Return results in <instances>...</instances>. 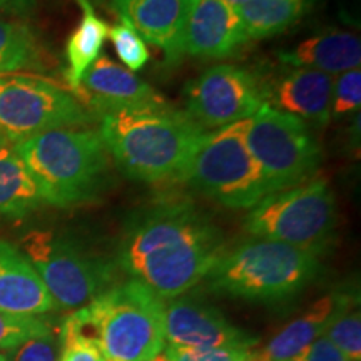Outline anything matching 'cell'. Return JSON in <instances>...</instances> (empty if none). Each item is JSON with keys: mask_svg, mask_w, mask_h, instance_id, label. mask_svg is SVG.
Instances as JSON below:
<instances>
[{"mask_svg": "<svg viewBox=\"0 0 361 361\" xmlns=\"http://www.w3.org/2000/svg\"><path fill=\"white\" fill-rule=\"evenodd\" d=\"M224 250L221 228L189 200H162L130 214L116 263L162 300L206 278Z\"/></svg>", "mask_w": 361, "mask_h": 361, "instance_id": "cell-1", "label": "cell"}, {"mask_svg": "<svg viewBox=\"0 0 361 361\" xmlns=\"http://www.w3.org/2000/svg\"><path fill=\"white\" fill-rule=\"evenodd\" d=\"M206 133L166 101L104 112L99 129L117 168L147 184L179 180Z\"/></svg>", "mask_w": 361, "mask_h": 361, "instance_id": "cell-2", "label": "cell"}, {"mask_svg": "<svg viewBox=\"0 0 361 361\" xmlns=\"http://www.w3.org/2000/svg\"><path fill=\"white\" fill-rule=\"evenodd\" d=\"M54 207H72L92 201L111 176V156L99 130L62 128L35 134L13 144Z\"/></svg>", "mask_w": 361, "mask_h": 361, "instance_id": "cell-3", "label": "cell"}, {"mask_svg": "<svg viewBox=\"0 0 361 361\" xmlns=\"http://www.w3.org/2000/svg\"><path fill=\"white\" fill-rule=\"evenodd\" d=\"M322 273L319 258L271 239L252 238L224 251L204 281L211 291L259 303L291 300Z\"/></svg>", "mask_w": 361, "mask_h": 361, "instance_id": "cell-4", "label": "cell"}, {"mask_svg": "<svg viewBox=\"0 0 361 361\" xmlns=\"http://www.w3.org/2000/svg\"><path fill=\"white\" fill-rule=\"evenodd\" d=\"M75 313L104 360L152 361L166 346L164 300L134 279L112 284Z\"/></svg>", "mask_w": 361, "mask_h": 361, "instance_id": "cell-5", "label": "cell"}, {"mask_svg": "<svg viewBox=\"0 0 361 361\" xmlns=\"http://www.w3.org/2000/svg\"><path fill=\"white\" fill-rule=\"evenodd\" d=\"M245 229L252 238L271 239L319 258L336 239V201L328 179L311 178L269 194L251 207Z\"/></svg>", "mask_w": 361, "mask_h": 361, "instance_id": "cell-6", "label": "cell"}, {"mask_svg": "<svg viewBox=\"0 0 361 361\" xmlns=\"http://www.w3.org/2000/svg\"><path fill=\"white\" fill-rule=\"evenodd\" d=\"M250 119L206 133L179 180L231 209H251L271 191L246 144Z\"/></svg>", "mask_w": 361, "mask_h": 361, "instance_id": "cell-7", "label": "cell"}, {"mask_svg": "<svg viewBox=\"0 0 361 361\" xmlns=\"http://www.w3.org/2000/svg\"><path fill=\"white\" fill-rule=\"evenodd\" d=\"M57 310H80L112 286V266L94 258L74 239L51 229H32L19 241Z\"/></svg>", "mask_w": 361, "mask_h": 361, "instance_id": "cell-8", "label": "cell"}, {"mask_svg": "<svg viewBox=\"0 0 361 361\" xmlns=\"http://www.w3.org/2000/svg\"><path fill=\"white\" fill-rule=\"evenodd\" d=\"M94 114L74 92L51 79L29 74L0 75V134L17 144L62 128H87Z\"/></svg>", "mask_w": 361, "mask_h": 361, "instance_id": "cell-9", "label": "cell"}, {"mask_svg": "<svg viewBox=\"0 0 361 361\" xmlns=\"http://www.w3.org/2000/svg\"><path fill=\"white\" fill-rule=\"evenodd\" d=\"M246 144L273 192L311 179L322 162V149L305 121L268 104L250 117Z\"/></svg>", "mask_w": 361, "mask_h": 361, "instance_id": "cell-10", "label": "cell"}, {"mask_svg": "<svg viewBox=\"0 0 361 361\" xmlns=\"http://www.w3.org/2000/svg\"><path fill=\"white\" fill-rule=\"evenodd\" d=\"M184 102V112L201 129H221L255 116L266 104V92L250 71L219 64L186 85Z\"/></svg>", "mask_w": 361, "mask_h": 361, "instance_id": "cell-11", "label": "cell"}, {"mask_svg": "<svg viewBox=\"0 0 361 361\" xmlns=\"http://www.w3.org/2000/svg\"><path fill=\"white\" fill-rule=\"evenodd\" d=\"M164 340L174 348H251L258 343L213 306L184 296L164 300Z\"/></svg>", "mask_w": 361, "mask_h": 361, "instance_id": "cell-12", "label": "cell"}, {"mask_svg": "<svg viewBox=\"0 0 361 361\" xmlns=\"http://www.w3.org/2000/svg\"><path fill=\"white\" fill-rule=\"evenodd\" d=\"M247 42L236 8L224 0H192L169 64L184 56L231 57Z\"/></svg>", "mask_w": 361, "mask_h": 361, "instance_id": "cell-13", "label": "cell"}, {"mask_svg": "<svg viewBox=\"0 0 361 361\" xmlns=\"http://www.w3.org/2000/svg\"><path fill=\"white\" fill-rule=\"evenodd\" d=\"M335 78L306 67H291L271 87H264L266 104L301 121L328 124Z\"/></svg>", "mask_w": 361, "mask_h": 361, "instance_id": "cell-14", "label": "cell"}, {"mask_svg": "<svg viewBox=\"0 0 361 361\" xmlns=\"http://www.w3.org/2000/svg\"><path fill=\"white\" fill-rule=\"evenodd\" d=\"M75 94L80 102L87 104V109L92 107L99 114L135 104L164 101L154 87L107 56H101L89 67Z\"/></svg>", "mask_w": 361, "mask_h": 361, "instance_id": "cell-15", "label": "cell"}, {"mask_svg": "<svg viewBox=\"0 0 361 361\" xmlns=\"http://www.w3.org/2000/svg\"><path fill=\"white\" fill-rule=\"evenodd\" d=\"M57 310L29 259L12 243L0 238V311L42 316Z\"/></svg>", "mask_w": 361, "mask_h": 361, "instance_id": "cell-16", "label": "cell"}, {"mask_svg": "<svg viewBox=\"0 0 361 361\" xmlns=\"http://www.w3.org/2000/svg\"><path fill=\"white\" fill-rule=\"evenodd\" d=\"M192 0H114L112 7L121 20L128 22L141 35L166 52V61L173 56L189 6Z\"/></svg>", "mask_w": 361, "mask_h": 361, "instance_id": "cell-17", "label": "cell"}, {"mask_svg": "<svg viewBox=\"0 0 361 361\" xmlns=\"http://www.w3.org/2000/svg\"><path fill=\"white\" fill-rule=\"evenodd\" d=\"M288 67H306L329 75L360 69L361 40L348 30L329 29L298 42L295 47L278 54Z\"/></svg>", "mask_w": 361, "mask_h": 361, "instance_id": "cell-18", "label": "cell"}, {"mask_svg": "<svg viewBox=\"0 0 361 361\" xmlns=\"http://www.w3.org/2000/svg\"><path fill=\"white\" fill-rule=\"evenodd\" d=\"M345 295L346 291H335L319 298L303 314L271 338L266 348L259 355H255L252 361H293L298 358L316 338L324 335L328 324L340 310Z\"/></svg>", "mask_w": 361, "mask_h": 361, "instance_id": "cell-19", "label": "cell"}, {"mask_svg": "<svg viewBox=\"0 0 361 361\" xmlns=\"http://www.w3.org/2000/svg\"><path fill=\"white\" fill-rule=\"evenodd\" d=\"M44 206L47 204L42 191L16 146L4 144L0 147V218L22 219Z\"/></svg>", "mask_w": 361, "mask_h": 361, "instance_id": "cell-20", "label": "cell"}, {"mask_svg": "<svg viewBox=\"0 0 361 361\" xmlns=\"http://www.w3.org/2000/svg\"><path fill=\"white\" fill-rule=\"evenodd\" d=\"M75 2L82 11V17L74 32L71 34L66 47V79L69 82L71 92L79 89L85 72L101 57L104 42L107 39V30H109L106 22L94 11L90 0H75Z\"/></svg>", "mask_w": 361, "mask_h": 361, "instance_id": "cell-21", "label": "cell"}, {"mask_svg": "<svg viewBox=\"0 0 361 361\" xmlns=\"http://www.w3.org/2000/svg\"><path fill=\"white\" fill-rule=\"evenodd\" d=\"M318 0H247L236 7L247 40L268 39L300 22Z\"/></svg>", "mask_w": 361, "mask_h": 361, "instance_id": "cell-22", "label": "cell"}, {"mask_svg": "<svg viewBox=\"0 0 361 361\" xmlns=\"http://www.w3.org/2000/svg\"><path fill=\"white\" fill-rule=\"evenodd\" d=\"M44 67V51L27 24L0 19V75Z\"/></svg>", "mask_w": 361, "mask_h": 361, "instance_id": "cell-23", "label": "cell"}, {"mask_svg": "<svg viewBox=\"0 0 361 361\" xmlns=\"http://www.w3.org/2000/svg\"><path fill=\"white\" fill-rule=\"evenodd\" d=\"M328 338L350 361H361V316L358 293H346L345 300L328 324Z\"/></svg>", "mask_w": 361, "mask_h": 361, "instance_id": "cell-24", "label": "cell"}, {"mask_svg": "<svg viewBox=\"0 0 361 361\" xmlns=\"http://www.w3.org/2000/svg\"><path fill=\"white\" fill-rule=\"evenodd\" d=\"M54 333L52 324L40 316L12 314L0 311V351H12L35 336Z\"/></svg>", "mask_w": 361, "mask_h": 361, "instance_id": "cell-25", "label": "cell"}, {"mask_svg": "<svg viewBox=\"0 0 361 361\" xmlns=\"http://www.w3.org/2000/svg\"><path fill=\"white\" fill-rule=\"evenodd\" d=\"M62 356L59 361H102V353L97 341L89 336L80 326L78 314L71 313L59 331Z\"/></svg>", "mask_w": 361, "mask_h": 361, "instance_id": "cell-26", "label": "cell"}, {"mask_svg": "<svg viewBox=\"0 0 361 361\" xmlns=\"http://www.w3.org/2000/svg\"><path fill=\"white\" fill-rule=\"evenodd\" d=\"M107 37L114 45L117 57L126 69L141 71L149 62V49L141 35L130 27L128 22L121 20L119 24L107 30Z\"/></svg>", "mask_w": 361, "mask_h": 361, "instance_id": "cell-27", "label": "cell"}, {"mask_svg": "<svg viewBox=\"0 0 361 361\" xmlns=\"http://www.w3.org/2000/svg\"><path fill=\"white\" fill-rule=\"evenodd\" d=\"M361 107V71H346L335 75L331 97V117L358 114Z\"/></svg>", "mask_w": 361, "mask_h": 361, "instance_id": "cell-28", "label": "cell"}, {"mask_svg": "<svg viewBox=\"0 0 361 361\" xmlns=\"http://www.w3.org/2000/svg\"><path fill=\"white\" fill-rule=\"evenodd\" d=\"M162 353L171 361H252L250 348H174L164 346Z\"/></svg>", "mask_w": 361, "mask_h": 361, "instance_id": "cell-29", "label": "cell"}, {"mask_svg": "<svg viewBox=\"0 0 361 361\" xmlns=\"http://www.w3.org/2000/svg\"><path fill=\"white\" fill-rule=\"evenodd\" d=\"M12 351L11 361H59L61 341L56 333H51V335L30 338Z\"/></svg>", "mask_w": 361, "mask_h": 361, "instance_id": "cell-30", "label": "cell"}, {"mask_svg": "<svg viewBox=\"0 0 361 361\" xmlns=\"http://www.w3.org/2000/svg\"><path fill=\"white\" fill-rule=\"evenodd\" d=\"M293 361H350L340 350L328 340L326 336L322 335L311 343L303 353Z\"/></svg>", "mask_w": 361, "mask_h": 361, "instance_id": "cell-31", "label": "cell"}, {"mask_svg": "<svg viewBox=\"0 0 361 361\" xmlns=\"http://www.w3.org/2000/svg\"><path fill=\"white\" fill-rule=\"evenodd\" d=\"M35 0H0V16L25 17L34 11Z\"/></svg>", "mask_w": 361, "mask_h": 361, "instance_id": "cell-32", "label": "cell"}, {"mask_svg": "<svg viewBox=\"0 0 361 361\" xmlns=\"http://www.w3.org/2000/svg\"><path fill=\"white\" fill-rule=\"evenodd\" d=\"M224 2H228L229 6H233L234 8H236V7H239V6H243V4H246L247 0H224Z\"/></svg>", "mask_w": 361, "mask_h": 361, "instance_id": "cell-33", "label": "cell"}, {"mask_svg": "<svg viewBox=\"0 0 361 361\" xmlns=\"http://www.w3.org/2000/svg\"><path fill=\"white\" fill-rule=\"evenodd\" d=\"M0 361H11V355L7 351H0Z\"/></svg>", "mask_w": 361, "mask_h": 361, "instance_id": "cell-34", "label": "cell"}, {"mask_svg": "<svg viewBox=\"0 0 361 361\" xmlns=\"http://www.w3.org/2000/svg\"><path fill=\"white\" fill-rule=\"evenodd\" d=\"M152 361H171L169 358H168V356H166L164 353H161L159 356H156V358L154 360H152Z\"/></svg>", "mask_w": 361, "mask_h": 361, "instance_id": "cell-35", "label": "cell"}, {"mask_svg": "<svg viewBox=\"0 0 361 361\" xmlns=\"http://www.w3.org/2000/svg\"><path fill=\"white\" fill-rule=\"evenodd\" d=\"M8 141H7V139L6 137H4V135L2 134H0V147H2L4 146V144H7Z\"/></svg>", "mask_w": 361, "mask_h": 361, "instance_id": "cell-36", "label": "cell"}]
</instances>
